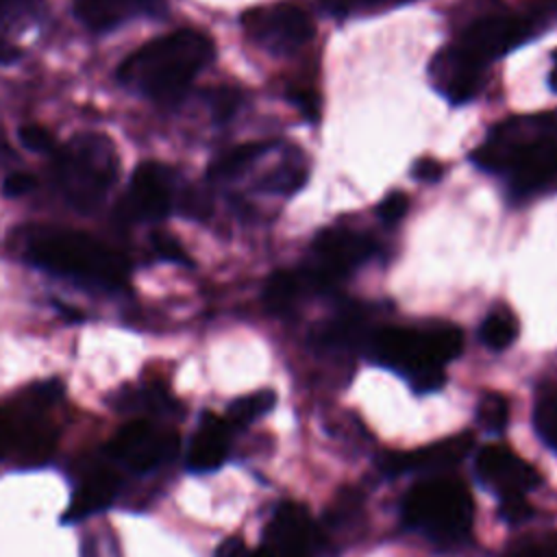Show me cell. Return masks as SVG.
<instances>
[{"label": "cell", "instance_id": "cell-4", "mask_svg": "<svg viewBox=\"0 0 557 557\" xmlns=\"http://www.w3.org/2000/svg\"><path fill=\"white\" fill-rule=\"evenodd\" d=\"M463 348V333L453 324L424 329L383 326L368 339V350L381 366L405 374L416 392H435L444 385V366Z\"/></svg>", "mask_w": 557, "mask_h": 557}, {"label": "cell", "instance_id": "cell-23", "mask_svg": "<svg viewBox=\"0 0 557 557\" xmlns=\"http://www.w3.org/2000/svg\"><path fill=\"white\" fill-rule=\"evenodd\" d=\"M113 405L124 413H168L176 407V403L157 385L124 389L113 398Z\"/></svg>", "mask_w": 557, "mask_h": 557}, {"label": "cell", "instance_id": "cell-31", "mask_svg": "<svg viewBox=\"0 0 557 557\" xmlns=\"http://www.w3.org/2000/svg\"><path fill=\"white\" fill-rule=\"evenodd\" d=\"M407 207H409V198H407L403 191H392V194H387V196L381 200L376 213H379V218H381L385 224H396V222L405 215Z\"/></svg>", "mask_w": 557, "mask_h": 557}, {"label": "cell", "instance_id": "cell-24", "mask_svg": "<svg viewBox=\"0 0 557 557\" xmlns=\"http://www.w3.org/2000/svg\"><path fill=\"white\" fill-rule=\"evenodd\" d=\"M518 335L516 315L507 307H494L481 322L479 337L490 350H505Z\"/></svg>", "mask_w": 557, "mask_h": 557}, {"label": "cell", "instance_id": "cell-29", "mask_svg": "<svg viewBox=\"0 0 557 557\" xmlns=\"http://www.w3.org/2000/svg\"><path fill=\"white\" fill-rule=\"evenodd\" d=\"M207 100H209L211 113H213V117H215L218 122L228 120V117L235 113L237 104H239V96H237V91H233V89H228V87L213 89V91L209 94V98H207Z\"/></svg>", "mask_w": 557, "mask_h": 557}, {"label": "cell", "instance_id": "cell-26", "mask_svg": "<svg viewBox=\"0 0 557 557\" xmlns=\"http://www.w3.org/2000/svg\"><path fill=\"white\" fill-rule=\"evenodd\" d=\"M507 418H509V405H507L505 396H500L496 392H487L479 398L476 420L485 431L500 433L507 424Z\"/></svg>", "mask_w": 557, "mask_h": 557}, {"label": "cell", "instance_id": "cell-36", "mask_svg": "<svg viewBox=\"0 0 557 557\" xmlns=\"http://www.w3.org/2000/svg\"><path fill=\"white\" fill-rule=\"evenodd\" d=\"M411 174L422 181V183H435L442 174H444V168L440 161H433V159H418L413 163V170Z\"/></svg>", "mask_w": 557, "mask_h": 557}, {"label": "cell", "instance_id": "cell-8", "mask_svg": "<svg viewBox=\"0 0 557 557\" xmlns=\"http://www.w3.org/2000/svg\"><path fill=\"white\" fill-rule=\"evenodd\" d=\"M248 39L278 57H287L300 50L313 37V22L296 4L276 2L250 9L242 17Z\"/></svg>", "mask_w": 557, "mask_h": 557}, {"label": "cell", "instance_id": "cell-17", "mask_svg": "<svg viewBox=\"0 0 557 557\" xmlns=\"http://www.w3.org/2000/svg\"><path fill=\"white\" fill-rule=\"evenodd\" d=\"M231 446V426L224 418L215 413H202L200 424L189 442L187 450V468L191 472H211L218 470Z\"/></svg>", "mask_w": 557, "mask_h": 557}, {"label": "cell", "instance_id": "cell-19", "mask_svg": "<svg viewBox=\"0 0 557 557\" xmlns=\"http://www.w3.org/2000/svg\"><path fill=\"white\" fill-rule=\"evenodd\" d=\"M150 4L152 0H74L72 2L76 17L91 30L113 28L135 17Z\"/></svg>", "mask_w": 557, "mask_h": 557}, {"label": "cell", "instance_id": "cell-6", "mask_svg": "<svg viewBox=\"0 0 557 557\" xmlns=\"http://www.w3.org/2000/svg\"><path fill=\"white\" fill-rule=\"evenodd\" d=\"M405 522L431 540L450 544L468 535L472 527V496L455 476L426 479L409 490L403 503Z\"/></svg>", "mask_w": 557, "mask_h": 557}, {"label": "cell", "instance_id": "cell-40", "mask_svg": "<svg viewBox=\"0 0 557 557\" xmlns=\"http://www.w3.org/2000/svg\"><path fill=\"white\" fill-rule=\"evenodd\" d=\"M507 557H535V544H524V546L516 548L513 553H509Z\"/></svg>", "mask_w": 557, "mask_h": 557}, {"label": "cell", "instance_id": "cell-38", "mask_svg": "<svg viewBox=\"0 0 557 557\" xmlns=\"http://www.w3.org/2000/svg\"><path fill=\"white\" fill-rule=\"evenodd\" d=\"M215 557H257V550H250L239 537H228L220 544Z\"/></svg>", "mask_w": 557, "mask_h": 557}, {"label": "cell", "instance_id": "cell-32", "mask_svg": "<svg viewBox=\"0 0 557 557\" xmlns=\"http://www.w3.org/2000/svg\"><path fill=\"white\" fill-rule=\"evenodd\" d=\"M15 446V418L11 407L0 405V459L13 455Z\"/></svg>", "mask_w": 557, "mask_h": 557}, {"label": "cell", "instance_id": "cell-39", "mask_svg": "<svg viewBox=\"0 0 557 557\" xmlns=\"http://www.w3.org/2000/svg\"><path fill=\"white\" fill-rule=\"evenodd\" d=\"M535 557H557V533L546 535V540L542 544H537Z\"/></svg>", "mask_w": 557, "mask_h": 557}, {"label": "cell", "instance_id": "cell-41", "mask_svg": "<svg viewBox=\"0 0 557 557\" xmlns=\"http://www.w3.org/2000/svg\"><path fill=\"white\" fill-rule=\"evenodd\" d=\"M548 83H550V89L557 91V54L553 57V67H550V74H548Z\"/></svg>", "mask_w": 557, "mask_h": 557}, {"label": "cell", "instance_id": "cell-18", "mask_svg": "<svg viewBox=\"0 0 557 557\" xmlns=\"http://www.w3.org/2000/svg\"><path fill=\"white\" fill-rule=\"evenodd\" d=\"M37 0H0V61L20 57V39L37 20Z\"/></svg>", "mask_w": 557, "mask_h": 557}, {"label": "cell", "instance_id": "cell-28", "mask_svg": "<svg viewBox=\"0 0 557 557\" xmlns=\"http://www.w3.org/2000/svg\"><path fill=\"white\" fill-rule=\"evenodd\" d=\"M20 141L24 148L33 152H52L57 146L54 135L39 124H24L20 128Z\"/></svg>", "mask_w": 557, "mask_h": 557}, {"label": "cell", "instance_id": "cell-9", "mask_svg": "<svg viewBox=\"0 0 557 557\" xmlns=\"http://www.w3.org/2000/svg\"><path fill=\"white\" fill-rule=\"evenodd\" d=\"M542 24L540 13L531 15H487L472 22L461 37L455 41L474 61L487 65L533 37L535 28Z\"/></svg>", "mask_w": 557, "mask_h": 557}, {"label": "cell", "instance_id": "cell-2", "mask_svg": "<svg viewBox=\"0 0 557 557\" xmlns=\"http://www.w3.org/2000/svg\"><path fill=\"white\" fill-rule=\"evenodd\" d=\"M213 59L211 39L194 28H181L148 41L120 65V81L159 102L178 100L196 74Z\"/></svg>", "mask_w": 557, "mask_h": 557}, {"label": "cell", "instance_id": "cell-12", "mask_svg": "<svg viewBox=\"0 0 557 557\" xmlns=\"http://www.w3.org/2000/svg\"><path fill=\"white\" fill-rule=\"evenodd\" d=\"M174 191L172 174L159 163H141L128 183V189L117 207L120 220L141 222L161 220L172 211Z\"/></svg>", "mask_w": 557, "mask_h": 557}, {"label": "cell", "instance_id": "cell-13", "mask_svg": "<svg viewBox=\"0 0 557 557\" xmlns=\"http://www.w3.org/2000/svg\"><path fill=\"white\" fill-rule=\"evenodd\" d=\"M483 70L466 50L457 44L442 48L429 63V78L435 91L453 104H463L472 100L483 83Z\"/></svg>", "mask_w": 557, "mask_h": 557}, {"label": "cell", "instance_id": "cell-37", "mask_svg": "<svg viewBox=\"0 0 557 557\" xmlns=\"http://www.w3.org/2000/svg\"><path fill=\"white\" fill-rule=\"evenodd\" d=\"M292 102L302 111V115L315 120L318 117V111H320V102H318V96L313 91H292Z\"/></svg>", "mask_w": 557, "mask_h": 557}, {"label": "cell", "instance_id": "cell-34", "mask_svg": "<svg viewBox=\"0 0 557 557\" xmlns=\"http://www.w3.org/2000/svg\"><path fill=\"white\" fill-rule=\"evenodd\" d=\"M152 244H154V250L159 252V257L170 259V261H178V263H187V255L174 237H170L165 233H154Z\"/></svg>", "mask_w": 557, "mask_h": 557}, {"label": "cell", "instance_id": "cell-20", "mask_svg": "<svg viewBox=\"0 0 557 557\" xmlns=\"http://www.w3.org/2000/svg\"><path fill=\"white\" fill-rule=\"evenodd\" d=\"M307 174H309V168H307L305 154L296 148H287L281 161L259 181V189L287 198L305 185Z\"/></svg>", "mask_w": 557, "mask_h": 557}, {"label": "cell", "instance_id": "cell-21", "mask_svg": "<svg viewBox=\"0 0 557 557\" xmlns=\"http://www.w3.org/2000/svg\"><path fill=\"white\" fill-rule=\"evenodd\" d=\"M307 294H313V292L302 270H281L268 278L263 289V300L272 313H287Z\"/></svg>", "mask_w": 557, "mask_h": 557}, {"label": "cell", "instance_id": "cell-35", "mask_svg": "<svg viewBox=\"0 0 557 557\" xmlns=\"http://www.w3.org/2000/svg\"><path fill=\"white\" fill-rule=\"evenodd\" d=\"M394 0H324V7L335 15H346L359 9H372L381 4H389Z\"/></svg>", "mask_w": 557, "mask_h": 557}, {"label": "cell", "instance_id": "cell-1", "mask_svg": "<svg viewBox=\"0 0 557 557\" xmlns=\"http://www.w3.org/2000/svg\"><path fill=\"white\" fill-rule=\"evenodd\" d=\"M474 163L498 174L513 196H533L557 183V111L527 113L492 126L472 152Z\"/></svg>", "mask_w": 557, "mask_h": 557}, {"label": "cell", "instance_id": "cell-14", "mask_svg": "<svg viewBox=\"0 0 557 557\" xmlns=\"http://www.w3.org/2000/svg\"><path fill=\"white\" fill-rule=\"evenodd\" d=\"M476 476L500 498L527 494L542 483L540 472L505 444H487L481 448L476 457Z\"/></svg>", "mask_w": 557, "mask_h": 557}, {"label": "cell", "instance_id": "cell-22", "mask_svg": "<svg viewBox=\"0 0 557 557\" xmlns=\"http://www.w3.org/2000/svg\"><path fill=\"white\" fill-rule=\"evenodd\" d=\"M270 150V144H244L237 148H231L228 152L220 154L209 165V178L211 181H231L242 176L255 161H259Z\"/></svg>", "mask_w": 557, "mask_h": 557}, {"label": "cell", "instance_id": "cell-15", "mask_svg": "<svg viewBox=\"0 0 557 557\" xmlns=\"http://www.w3.org/2000/svg\"><path fill=\"white\" fill-rule=\"evenodd\" d=\"M474 446L472 433H457L446 440H437L429 446L409 453H389L383 461L387 472H409V470H444L459 463Z\"/></svg>", "mask_w": 557, "mask_h": 557}, {"label": "cell", "instance_id": "cell-16", "mask_svg": "<svg viewBox=\"0 0 557 557\" xmlns=\"http://www.w3.org/2000/svg\"><path fill=\"white\" fill-rule=\"evenodd\" d=\"M120 490V479L111 468L96 466L89 472H85L70 498V505L65 513L61 516L63 524L81 522L85 518H91L104 509L111 507Z\"/></svg>", "mask_w": 557, "mask_h": 557}, {"label": "cell", "instance_id": "cell-10", "mask_svg": "<svg viewBox=\"0 0 557 557\" xmlns=\"http://www.w3.org/2000/svg\"><path fill=\"white\" fill-rule=\"evenodd\" d=\"M178 450V437L174 431L157 429L148 420H133L124 424L109 444V453L122 466L135 472H148Z\"/></svg>", "mask_w": 557, "mask_h": 557}, {"label": "cell", "instance_id": "cell-7", "mask_svg": "<svg viewBox=\"0 0 557 557\" xmlns=\"http://www.w3.org/2000/svg\"><path fill=\"white\" fill-rule=\"evenodd\" d=\"M311 252L313 259L302 270L315 294H324L374 255V242L352 228L333 226L318 233Z\"/></svg>", "mask_w": 557, "mask_h": 557}, {"label": "cell", "instance_id": "cell-5", "mask_svg": "<svg viewBox=\"0 0 557 557\" xmlns=\"http://www.w3.org/2000/svg\"><path fill=\"white\" fill-rule=\"evenodd\" d=\"M117 152L100 133H78L57 154V183L65 200L87 213L94 211L117 181Z\"/></svg>", "mask_w": 557, "mask_h": 557}, {"label": "cell", "instance_id": "cell-33", "mask_svg": "<svg viewBox=\"0 0 557 557\" xmlns=\"http://www.w3.org/2000/svg\"><path fill=\"white\" fill-rule=\"evenodd\" d=\"M37 187V178L30 172H11L4 183H2V191L9 198H17V196H26L28 191H33Z\"/></svg>", "mask_w": 557, "mask_h": 557}, {"label": "cell", "instance_id": "cell-11", "mask_svg": "<svg viewBox=\"0 0 557 557\" xmlns=\"http://www.w3.org/2000/svg\"><path fill=\"white\" fill-rule=\"evenodd\" d=\"M318 531L309 511L298 503H281L265 531L257 557H313Z\"/></svg>", "mask_w": 557, "mask_h": 557}, {"label": "cell", "instance_id": "cell-30", "mask_svg": "<svg viewBox=\"0 0 557 557\" xmlns=\"http://www.w3.org/2000/svg\"><path fill=\"white\" fill-rule=\"evenodd\" d=\"M531 516H533V507L529 505L524 494H511V496L500 498V518L503 520H507L511 524H520Z\"/></svg>", "mask_w": 557, "mask_h": 557}, {"label": "cell", "instance_id": "cell-27", "mask_svg": "<svg viewBox=\"0 0 557 557\" xmlns=\"http://www.w3.org/2000/svg\"><path fill=\"white\" fill-rule=\"evenodd\" d=\"M533 422L535 429L540 433V437L557 450V392L548 389L546 394H542L535 403V411H533Z\"/></svg>", "mask_w": 557, "mask_h": 557}, {"label": "cell", "instance_id": "cell-3", "mask_svg": "<svg viewBox=\"0 0 557 557\" xmlns=\"http://www.w3.org/2000/svg\"><path fill=\"white\" fill-rule=\"evenodd\" d=\"M17 239L30 263L54 274L100 287H122L128 278L124 255L81 231L37 224L22 228Z\"/></svg>", "mask_w": 557, "mask_h": 557}, {"label": "cell", "instance_id": "cell-25", "mask_svg": "<svg viewBox=\"0 0 557 557\" xmlns=\"http://www.w3.org/2000/svg\"><path fill=\"white\" fill-rule=\"evenodd\" d=\"M274 400H276V394L272 389H259V392L239 396L228 405L224 420L231 429L248 426L250 422H255L257 418L268 413L274 407Z\"/></svg>", "mask_w": 557, "mask_h": 557}]
</instances>
